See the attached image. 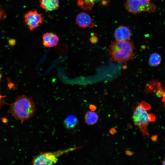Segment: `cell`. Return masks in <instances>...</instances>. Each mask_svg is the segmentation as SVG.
I'll use <instances>...</instances> for the list:
<instances>
[{
	"label": "cell",
	"mask_w": 165,
	"mask_h": 165,
	"mask_svg": "<svg viewBox=\"0 0 165 165\" xmlns=\"http://www.w3.org/2000/svg\"><path fill=\"white\" fill-rule=\"evenodd\" d=\"M9 105L8 112L21 123L32 117L36 111L32 98L24 95L17 96L14 101Z\"/></svg>",
	"instance_id": "obj_1"
},
{
	"label": "cell",
	"mask_w": 165,
	"mask_h": 165,
	"mask_svg": "<svg viewBox=\"0 0 165 165\" xmlns=\"http://www.w3.org/2000/svg\"><path fill=\"white\" fill-rule=\"evenodd\" d=\"M134 46L130 41L116 40L111 42L108 50L111 60L119 62H125L133 58Z\"/></svg>",
	"instance_id": "obj_2"
},
{
	"label": "cell",
	"mask_w": 165,
	"mask_h": 165,
	"mask_svg": "<svg viewBox=\"0 0 165 165\" xmlns=\"http://www.w3.org/2000/svg\"><path fill=\"white\" fill-rule=\"evenodd\" d=\"M151 108V107L148 104L142 101L136 107L132 116L134 125L139 127L144 136L148 135L147 130L148 124L156 120L154 115L152 113H148L147 112V110Z\"/></svg>",
	"instance_id": "obj_3"
},
{
	"label": "cell",
	"mask_w": 165,
	"mask_h": 165,
	"mask_svg": "<svg viewBox=\"0 0 165 165\" xmlns=\"http://www.w3.org/2000/svg\"><path fill=\"white\" fill-rule=\"evenodd\" d=\"M79 148V147L71 148L54 152L42 153L34 158L32 161V165H55L59 156Z\"/></svg>",
	"instance_id": "obj_4"
},
{
	"label": "cell",
	"mask_w": 165,
	"mask_h": 165,
	"mask_svg": "<svg viewBox=\"0 0 165 165\" xmlns=\"http://www.w3.org/2000/svg\"><path fill=\"white\" fill-rule=\"evenodd\" d=\"M149 0H127L124 6L129 12L134 14L143 12H154L156 7Z\"/></svg>",
	"instance_id": "obj_5"
},
{
	"label": "cell",
	"mask_w": 165,
	"mask_h": 165,
	"mask_svg": "<svg viewBox=\"0 0 165 165\" xmlns=\"http://www.w3.org/2000/svg\"><path fill=\"white\" fill-rule=\"evenodd\" d=\"M24 18L26 24L31 31L38 27L44 20L42 14L38 13L36 10L27 12L24 14Z\"/></svg>",
	"instance_id": "obj_6"
},
{
	"label": "cell",
	"mask_w": 165,
	"mask_h": 165,
	"mask_svg": "<svg viewBox=\"0 0 165 165\" xmlns=\"http://www.w3.org/2000/svg\"><path fill=\"white\" fill-rule=\"evenodd\" d=\"M76 22L78 26L83 28H92L95 26V24L88 14L85 12L79 13L76 17Z\"/></svg>",
	"instance_id": "obj_7"
},
{
	"label": "cell",
	"mask_w": 165,
	"mask_h": 165,
	"mask_svg": "<svg viewBox=\"0 0 165 165\" xmlns=\"http://www.w3.org/2000/svg\"><path fill=\"white\" fill-rule=\"evenodd\" d=\"M114 35L116 40H129L131 37V31L127 27L121 25L116 29L114 31Z\"/></svg>",
	"instance_id": "obj_8"
},
{
	"label": "cell",
	"mask_w": 165,
	"mask_h": 165,
	"mask_svg": "<svg viewBox=\"0 0 165 165\" xmlns=\"http://www.w3.org/2000/svg\"><path fill=\"white\" fill-rule=\"evenodd\" d=\"M42 43L46 47H52L56 46L59 41V37L56 34L52 32L44 33L42 37Z\"/></svg>",
	"instance_id": "obj_9"
},
{
	"label": "cell",
	"mask_w": 165,
	"mask_h": 165,
	"mask_svg": "<svg viewBox=\"0 0 165 165\" xmlns=\"http://www.w3.org/2000/svg\"><path fill=\"white\" fill-rule=\"evenodd\" d=\"M39 1L41 7L47 11L56 10L59 6V0H39Z\"/></svg>",
	"instance_id": "obj_10"
},
{
	"label": "cell",
	"mask_w": 165,
	"mask_h": 165,
	"mask_svg": "<svg viewBox=\"0 0 165 165\" xmlns=\"http://www.w3.org/2000/svg\"><path fill=\"white\" fill-rule=\"evenodd\" d=\"M78 120L76 117L73 115H68L64 121V125L68 129H73L78 125Z\"/></svg>",
	"instance_id": "obj_11"
},
{
	"label": "cell",
	"mask_w": 165,
	"mask_h": 165,
	"mask_svg": "<svg viewBox=\"0 0 165 165\" xmlns=\"http://www.w3.org/2000/svg\"><path fill=\"white\" fill-rule=\"evenodd\" d=\"M84 119L85 123L87 124L93 125L97 122L98 119V116L97 114L94 111H89L86 113Z\"/></svg>",
	"instance_id": "obj_12"
},
{
	"label": "cell",
	"mask_w": 165,
	"mask_h": 165,
	"mask_svg": "<svg viewBox=\"0 0 165 165\" xmlns=\"http://www.w3.org/2000/svg\"><path fill=\"white\" fill-rule=\"evenodd\" d=\"M96 0H78L77 5L86 11L91 10Z\"/></svg>",
	"instance_id": "obj_13"
},
{
	"label": "cell",
	"mask_w": 165,
	"mask_h": 165,
	"mask_svg": "<svg viewBox=\"0 0 165 165\" xmlns=\"http://www.w3.org/2000/svg\"><path fill=\"white\" fill-rule=\"evenodd\" d=\"M161 60V57L160 54L156 53H153L149 57V64L152 67L158 66L160 64Z\"/></svg>",
	"instance_id": "obj_14"
},
{
	"label": "cell",
	"mask_w": 165,
	"mask_h": 165,
	"mask_svg": "<svg viewBox=\"0 0 165 165\" xmlns=\"http://www.w3.org/2000/svg\"><path fill=\"white\" fill-rule=\"evenodd\" d=\"M2 77V73H0V82ZM6 96L2 95L0 94V109L2 108L5 103V99Z\"/></svg>",
	"instance_id": "obj_15"
},
{
	"label": "cell",
	"mask_w": 165,
	"mask_h": 165,
	"mask_svg": "<svg viewBox=\"0 0 165 165\" xmlns=\"http://www.w3.org/2000/svg\"><path fill=\"white\" fill-rule=\"evenodd\" d=\"M90 41L93 43H95L97 42L98 38L95 34L92 36L90 38Z\"/></svg>",
	"instance_id": "obj_16"
},
{
	"label": "cell",
	"mask_w": 165,
	"mask_h": 165,
	"mask_svg": "<svg viewBox=\"0 0 165 165\" xmlns=\"http://www.w3.org/2000/svg\"><path fill=\"white\" fill-rule=\"evenodd\" d=\"M90 108L91 111H94L96 109V106L93 105H90L89 107Z\"/></svg>",
	"instance_id": "obj_17"
},
{
	"label": "cell",
	"mask_w": 165,
	"mask_h": 165,
	"mask_svg": "<svg viewBox=\"0 0 165 165\" xmlns=\"http://www.w3.org/2000/svg\"><path fill=\"white\" fill-rule=\"evenodd\" d=\"M125 153L126 154V155L128 156H130L133 155L134 154V153L130 151L127 150L125 151Z\"/></svg>",
	"instance_id": "obj_18"
},
{
	"label": "cell",
	"mask_w": 165,
	"mask_h": 165,
	"mask_svg": "<svg viewBox=\"0 0 165 165\" xmlns=\"http://www.w3.org/2000/svg\"><path fill=\"white\" fill-rule=\"evenodd\" d=\"M116 130L113 128H112L110 129V133L111 134H114L116 133Z\"/></svg>",
	"instance_id": "obj_19"
},
{
	"label": "cell",
	"mask_w": 165,
	"mask_h": 165,
	"mask_svg": "<svg viewBox=\"0 0 165 165\" xmlns=\"http://www.w3.org/2000/svg\"><path fill=\"white\" fill-rule=\"evenodd\" d=\"M162 165H165V159L162 162Z\"/></svg>",
	"instance_id": "obj_20"
},
{
	"label": "cell",
	"mask_w": 165,
	"mask_h": 165,
	"mask_svg": "<svg viewBox=\"0 0 165 165\" xmlns=\"http://www.w3.org/2000/svg\"></svg>",
	"instance_id": "obj_21"
},
{
	"label": "cell",
	"mask_w": 165,
	"mask_h": 165,
	"mask_svg": "<svg viewBox=\"0 0 165 165\" xmlns=\"http://www.w3.org/2000/svg\"><path fill=\"white\" fill-rule=\"evenodd\" d=\"M150 0V1L151 0Z\"/></svg>",
	"instance_id": "obj_22"
}]
</instances>
